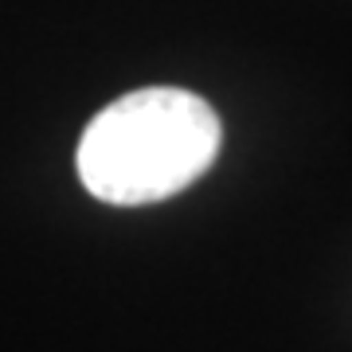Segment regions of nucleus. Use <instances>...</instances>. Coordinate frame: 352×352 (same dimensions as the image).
I'll list each match as a JSON object with an SVG mask.
<instances>
[{"mask_svg":"<svg viewBox=\"0 0 352 352\" xmlns=\"http://www.w3.org/2000/svg\"><path fill=\"white\" fill-rule=\"evenodd\" d=\"M219 113L192 90L145 87L90 118L78 180L102 204L141 208L196 184L219 157Z\"/></svg>","mask_w":352,"mask_h":352,"instance_id":"nucleus-1","label":"nucleus"}]
</instances>
